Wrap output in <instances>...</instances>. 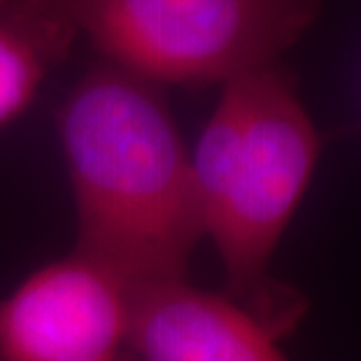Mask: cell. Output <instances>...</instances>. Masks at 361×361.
<instances>
[{
    "label": "cell",
    "mask_w": 361,
    "mask_h": 361,
    "mask_svg": "<svg viewBox=\"0 0 361 361\" xmlns=\"http://www.w3.org/2000/svg\"><path fill=\"white\" fill-rule=\"evenodd\" d=\"M75 252L135 291L187 278L203 240L189 149L161 87L103 61L59 110Z\"/></svg>",
    "instance_id": "obj_1"
},
{
    "label": "cell",
    "mask_w": 361,
    "mask_h": 361,
    "mask_svg": "<svg viewBox=\"0 0 361 361\" xmlns=\"http://www.w3.org/2000/svg\"><path fill=\"white\" fill-rule=\"evenodd\" d=\"M189 161L201 231L224 268V294L284 338L305 301L273 278L271 261L319 161V133L294 78L273 63L221 84Z\"/></svg>",
    "instance_id": "obj_2"
},
{
    "label": "cell",
    "mask_w": 361,
    "mask_h": 361,
    "mask_svg": "<svg viewBox=\"0 0 361 361\" xmlns=\"http://www.w3.org/2000/svg\"><path fill=\"white\" fill-rule=\"evenodd\" d=\"M103 61L157 87H207L280 63L319 0H63Z\"/></svg>",
    "instance_id": "obj_3"
},
{
    "label": "cell",
    "mask_w": 361,
    "mask_h": 361,
    "mask_svg": "<svg viewBox=\"0 0 361 361\" xmlns=\"http://www.w3.org/2000/svg\"><path fill=\"white\" fill-rule=\"evenodd\" d=\"M133 287L71 252L0 298V361H140Z\"/></svg>",
    "instance_id": "obj_4"
},
{
    "label": "cell",
    "mask_w": 361,
    "mask_h": 361,
    "mask_svg": "<svg viewBox=\"0 0 361 361\" xmlns=\"http://www.w3.org/2000/svg\"><path fill=\"white\" fill-rule=\"evenodd\" d=\"M135 348L140 361H289L250 310L187 278L135 294Z\"/></svg>",
    "instance_id": "obj_5"
},
{
    "label": "cell",
    "mask_w": 361,
    "mask_h": 361,
    "mask_svg": "<svg viewBox=\"0 0 361 361\" xmlns=\"http://www.w3.org/2000/svg\"><path fill=\"white\" fill-rule=\"evenodd\" d=\"M78 37L63 0H0V126L33 103Z\"/></svg>",
    "instance_id": "obj_6"
}]
</instances>
